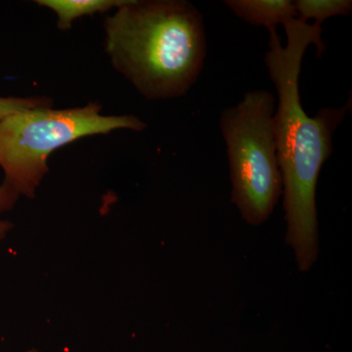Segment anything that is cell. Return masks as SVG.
<instances>
[{
  "label": "cell",
  "instance_id": "cell-8",
  "mask_svg": "<svg viewBox=\"0 0 352 352\" xmlns=\"http://www.w3.org/2000/svg\"><path fill=\"white\" fill-rule=\"evenodd\" d=\"M50 99L43 97H0V120L30 109L50 107Z\"/></svg>",
  "mask_w": 352,
  "mask_h": 352
},
{
  "label": "cell",
  "instance_id": "cell-9",
  "mask_svg": "<svg viewBox=\"0 0 352 352\" xmlns=\"http://www.w3.org/2000/svg\"><path fill=\"white\" fill-rule=\"evenodd\" d=\"M17 192L15 191L6 182H2L0 185V212L11 210L19 198ZM12 223L7 220L0 219V240L4 239L7 234L10 232Z\"/></svg>",
  "mask_w": 352,
  "mask_h": 352
},
{
  "label": "cell",
  "instance_id": "cell-7",
  "mask_svg": "<svg viewBox=\"0 0 352 352\" xmlns=\"http://www.w3.org/2000/svg\"><path fill=\"white\" fill-rule=\"evenodd\" d=\"M296 18L302 22L314 19L321 25L333 16H349L352 11L351 0H298L294 1Z\"/></svg>",
  "mask_w": 352,
  "mask_h": 352
},
{
  "label": "cell",
  "instance_id": "cell-3",
  "mask_svg": "<svg viewBox=\"0 0 352 352\" xmlns=\"http://www.w3.org/2000/svg\"><path fill=\"white\" fill-rule=\"evenodd\" d=\"M102 107L53 110L30 109L0 120V168L4 182L18 195L32 198L48 173V157L76 139L117 129L144 131L146 124L132 115L103 116Z\"/></svg>",
  "mask_w": 352,
  "mask_h": 352
},
{
  "label": "cell",
  "instance_id": "cell-1",
  "mask_svg": "<svg viewBox=\"0 0 352 352\" xmlns=\"http://www.w3.org/2000/svg\"><path fill=\"white\" fill-rule=\"evenodd\" d=\"M287 43L270 32L265 65L276 88L274 113L277 159L284 188L286 242L293 249L300 271H308L318 256L316 187L323 164L333 153V132L346 117L347 106L325 107L309 117L300 96L303 56L311 44L319 56L325 52L322 25L291 18L283 23Z\"/></svg>",
  "mask_w": 352,
  "mask_h": 352
},
{
  "label": "cell",
  "instance_id": "cell-4",
  "mask_svg": "<svg viewBox=\"0 0 352 352\" xmlns=\"http://www.w3.org/2000/svg\"><path fill=\"white\" fill-rule=\"evenodd\" d=\"M275 101L270 91L252 90L220 116L232 183L231 201L251 226L270 219L283 190L275 138Z\"/></svg>",
  "mask_w": 352,
  "mask_h": 352
},
{
  "label": "cell",
  "instance_id": "cell-6",
  "mask_svg": "<svg viewBox=\"0 0 352 352\" xmlns=\"http://www.w3.org/2000/svg\"><path fill=\"white\" fill-rule=\"evenodd\" d=\"M129 0H38L39 6L52 9L58 16V27L66 31L82 16L106 12L126 6Z\"/></svg>",
  "mask_w": 352,
  "mask_h": 352
},
{
  "label": "cell",
  "instance_id": "cell-2",
  "mask_svg": "<svg viewBox=\"0 0 352 352\" xmlns=\"http://www.w3.org/2000/svg\"><path fill=\"white\" fill-rule=\"evenodd\" d=\"M105 27L113 66L146 98H177L198 80L207 39L203 16L190 2L129 0Z\"/></svg>",
  "mask_w": 352,
  "mask_h": 352
},
{
  "label": "cell",
  "instance_id": "cell-5",
  "mask_svg": "<svg viewBox=\"0 0 352 352\" xmlns=\"http://www.w3.org/2000/svg\"><path fill=\"white\" fill-rule=\"evenodd\" d=\"M224 4L236 16L252 25H263L268 32L277 25L296 18L295 3L292 0H226Z\"/></svg>",
  "mask_w": 352,
  "mask_h": 352
}]
</instances>
